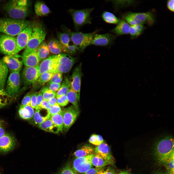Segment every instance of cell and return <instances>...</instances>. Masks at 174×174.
<instances>
[{
  "instance_id": "6da1fadb",
  "label": "cell",
  "mask_w": 174,
  "mask_h": 174,
  "mask_svg": "<svg viewBox=\"0 0 174 174\" xmlns=\"http://www.w3.org/2000/svg\"><path fill=\"white\" fill-rule=\"evenodd\" d=\"M154 153L158 162L163 164L171 156L174 154V140L171 135L160 137L156 142Z\"/></svg>"
},
{
  "instance_id": "7a4b0ae2",
  "label": "cell",
  "mask_w": 174,
  "mask_h": 174,
  "mask_svg": "<svg viewBox=\"0 0 174 174\" xmlns=\"http://www.w3.org/2000/svg\"><path fill=\"white\" fill-rule=\"evenodd\" d=\"M30 24V21L24 19L0 18V32L14 36Z\"/></svg>"
},
{
  "instance_id": "3957f363",
  "label": "cell",
  "mask_w": 174,
  "mask_h": 174,
  "mask_svg": "<svg viewBox=\"0 0 174 174\" xmlns=\"http://www.w3.org/2000/svg\"><path fill=\"white\" fill-rule=\"evenodd\" d=\"M75 61V58L66 53L54 55L49 72L53 73H67L71 69Z\"/></svg>"
},
{
  "instance_id": "277c9868",
  "label": "cell",
  "mask_w": 174,
  "mask_h": 174,
  "mask_svg": "<svg viewBox=\"0 0 174 174\" xmlns=\"http://www.w3.org/2000/svg\"><path fill=\"white\" fill-rule=\"evenodd\" d=\"M28 4L27 0H11L6 4L4 8L12 19L22 20L24 19L28 13Z\"/></svg>"
},
{
  "instance_id": "5b68a950",
  "label": "cell",
  "mask_w": 174,
  "mask_h": 174,
  "mask_svg": "<svg viewBox=\"0 0 174 174\" xmlns=\"http://www.w3.org/2000/svg\"><path fill=\"white\" fill-rule=\"evenodd\" d=\"M46 33L44 29L40 24L33 25L31 34L22 54H26L37 49L43 42Z\"/></svg>"
},
{
  "instance_id": "8992f818",
  "label": "cell",
  "mask_w": 174,
  "mask_h": 174,
  "mask_svg": "<svg viewBox=\"0 0 174 174\" xmlns=\"http://www.w3.org/2000/svg\"><path fill=\"white\" fill-rule=\"evenodd\" d=\"M96 32L85 33L80 32H69V33L73 44L77 47L79 51H81L91 45L93 37Z\"/></svg>"
},
{
  "instance_id": "52a82bcc",
  "label": "cell",
  "mask_w": 174,
  "mask_h": 174,
  "mask_svg": "<svg viewBox=\"0 0 174 174\" xmlns=\"http://www.w3.org/2000/svg\"><path fill=\"white\" fill-rule=\"evenodd\" d=\"M94 8L80 10H70L75 28L79 30L81 27L91 23V14Z\"/></svg>"
},
{
  "instance_id": "ba28073f",
  "label": "cell",
  "mask_w": 174,
  "mask_h": 174,
  "mask_svg": "<svg viewBox=\"0 0 174 174\" xmlns=\"http://www.w3.org/2000/svg\"><path fill=\"white\" fill-rule=\"evenodd\" d=\"M0 51L6 55L17 54L16 37L4 34H0Z\"/></svg>"
},
{
  "instance_id": "9c48e42d",
  "label": "cell",
  "mask_w": 174,
  "mask_h": 174,
  "mask_svg": "<svg viewBox=\"0 0 174 174\" xmlns=\"http://www.w3.org/2000/svg\"><path fill=\"white\" fill-rule=\"evenodd\" d=\"M125 19L131 26L146 23L152 24L154 18L152 14L149 12L143 13L129 12L125 16Z\"/></svg>"
},
{
  "instance_id": "30bf717a",
  "label": "cell",
  "mask_w": 174,
  "mask_h": 174,
  "mask_svg": "<svg viewBox=\"0 0 174 174\" xmlns=\"http://www.w3.org/2000/svg\"><path fill=\"white\" fill-rule=\"evenodd\" d=\"M78 110L73 106L71 105L63 110V130L67 132L75 121L79 114Z\"/></svg>"
},
{
  "instance_id": "8fae6325",
  "label": "cell",
  "mask_w": 174,
  "mask_h": 174,
  "mask_svg": "<svg viewBox=\"0 0 174 174\" xmlns=\"http://www.w3.org/2000/svg\"><path fill=\"white\" fill-rule=\"evenodd\" d=\"M40 75L39 65L32 67H25L22 74L24 83L26 85L35 84Z\"/></svg>"
},
{
  "instance_id": "7c38bea8",
  "label": "cell",
  "mask_w": 174,
  "mask_h": 174,
  "mask_svg": "<svg viewBox=\"0 0 174 174\" xmlns=\"http://www.w3.org/2000/svg\"><path fill=\"white\" fill-rule=\"evenodd\" d=\"M94 154L76 158L73 164L74 169L78 173H83L91 168L93 165L92 160Z\"/></svg>"
},
{
  "instance_id": "4fadbf2b",
  "label": "cell",
  "mask_w": 174,
  "mask_h": 174,
  "mask_svg": "<svg viewBox=\"0 0 174 174\" xmlns=\"http://www.w3.org/2000/svg\"><path fill=\"white\" fill-rule=\"evenodd\" d=\"M20 72H11L7 82L6 91L13 98L17 93L20 86Z\"/></svg>"
},
{
  "instance_id": "5bb4252c",
  "label": "cell",
  "mask_w": 174,
  "mask_h": 174,
  "mask_svg": "<svg viewBox=\"0 0 174 174\" xmlns=\"http://www.w3.org/2000/svg\"><path fill=\"white\" fill-rule=\"evenodd\" d=\"M33 25L30 24L17 35L16 37L18 52L26 47L31 36Z\"/></svg>"
},
{
  "instance_id": "9a60e30c",
  "label": "cell",
  "mask_w": 174,
  "mask_h": 174,
  "mask_svg": "<svg viewBox=\"0 0 174 174\" xmlns=\"http://www.w3.org/2000/svg\"><path fill=\"white\" fill-rule=\"evenodd\" d=\"M82 66V63L81 62L74 68L70 81L72 88L80 97L81 79L83 75Z\"/></svg>"
},
{
  "instance_id": "2e32d148",
  "label": "cell",
  "mask_w": 174,
  "mask_h": 174,
  "mask_svg": "<svg viewBox=\"0 0 174 174\" xmlns=\"http://www.w3.org/2000/svg\"><path fill=\"white\" fill-rule=\"evenodd\" d=\"M20 56L17 54L12 55H6L2 60L7 65L11 72H19L22 69V60L20 59Z\"/></svg>"
},
{
  "instance_id": "e0dca14e",
  "label": "cell",
  "mask_w": 174,
  "mask_h": 174,
  "mask_svg": "<svg viewBox=\"0 0 174 174\" xmlns=\"http://www.w3.org/2000/svg\"><path fill=\"white\" fill-rule=\"evenodd\" d=\"M115 38V36L111 33H95L93 37L91 45L101 46H108L114 42Z\"/></svg>"
},
{
  "instance_id": "ac0fdd59",
  "label": "cell",
  "mask_w": 174,
  "mask_h": 174,
  "mask_svg": "<svg viewBox=\"0 0 174 174\" xmlns=\"http://www.w3.org/2000/svg\"><path fill=\"white\" fill-rule=\"evenodd\" d=\"M14 139L12 136L5 133L0 138V151L5 152L13 149L15 145Z\"/></svg>"
},
{
  "instance_id": "d6986e66",
  "label": "cell",
  "mask_w": 174,
  "mask_h": 174,
  "mask_svg": "<svg viewBox=\"0 0 174 174\" xmlns=\"http://www.w3.org/2000/svg\"><path fill=\"white\" fill-rule=\"evenodd\" d=\"M22 62L26 67H32L39 65L40 60L38 56L36 50L32 51L22 56Z\"/></svg>"
},
{
  "instance_id": "ffe728a7",
  "label": "cell",
  "mask_w": 174,
  "mask_h": 174,
  "mask_svg": "<svg viewBox=\"0 0 174 174\" xmlns=\"http://www.w3.org/2000/svg\"><path fill=\"white\" fill-rule=\"evenodd\" d=\"M93 165L96 167L100 168L114 163V158L107 159L103 158L99 155L95 154L92 160Z\"/></svg>"
},
{
  "instance_id": "44dd1931",
  "label": "cell",
  "mask_w": 174,
  "mask_h": 174,
  "mask_svg": "<svg viewBox=\"0 0 174 174\" xmlns=\"http://www.w3.org/2000/svg\"><path fill=\"white\" fill-rule=\"evenodd\" d=\"M95 154L107 159H113L110 152V149L107 144L103 143L97 145L94 149Z\"/></svg>"
},
{
  "instance_id": "7402d4cb",
  "label": "cell",
  "mask_w": 174,
  "mask_h": 174,
  "mask_svg": "<svg viewBox=\"0 0 174 174\" xmlns=\"http://www.w3.org/2000/svg\"><path fill=\"white\" fill-rule=\"evenodd\" d=\"M130 26L124 20H121L111 31L117 36L128 34L129 33Z\"/></svg>"
},
{
  "instance_id": "603a6c76",
  "label": "cell",
  "mask_w": 174,
  "mask_h": 174,
  "mask_svg": "<svg viewBox=\"0 0 174 174\" xmlns=\"http://www.w3.org/2000/svg\"><path fill=\"white\" fill-rule=\"evenodd\" d=\"M18 113L21 118L25 120H29L33 117L35 111L30 106L21 105Z\"/></svg>"
},
{
  "instance_id": "cb8c5ba5",
  "label": "cell",
  "mask_w": 174,
  "mask_h": 174,
  "mask_svg": "<svg viewBox=\"0 0 174 174\" xmlns=\"http://www.w3.org/2000/svg\"><path fill=\"white\" fill-rule=\"evenodd\" d=\"M38 126L40 129L47 132L57 133L59 131L58 128L53 123L50 118Z\"/></svg>"
},
{
  "instance_id": "d4e9b609",
  "label": "cell",
  "mask_w": 174,
  "mask_h": 174,
  "mask_svg": "<svg viewBox=\"0 0 174 174\" xmlns=\"http://www.w3.org/2000/svg\"><path fill=\"white\" fill-rule=\"evenodd\" d=\"M48 45L50 51L54 54L58 55L63 51V46L57 39H51Z\"/></svg>"
},
{
  "instance_id": "484cf974",
  "label": "cell",
  "mask_w": 174,
  "mask_h": 174,
  "mask_svg": "<svg viewBox=\"0 0 174 174\" xmlns=\"http://www.w3.org/2000/svg\"><path fill=\"white\" fill-rule=\"evenodd\" d=\"M94 149L88 145H85L80 148L77 150L74 153V155L76 158L84 157L94 154Z\"/></svg>"
},
{
  "instance_id": "4316f807",
  "label": "cell",
  "mask_w": 174,
  "mask_h": 174,
  "mask_svg": "<svg viewBox=\"0 0 174 174\" xmlns=\"http://www.w3.org/2000/svg\"><path fill=\"white\" fill-rule=\"evenodd\" d=\"M34 8L36 14L40 16L46 15L50 12L49 8L44 2L41 1L36 2Z\"/></svg>"
},
{
  "instance_id": "83f0119b",
  "label": "cell",
  "mask_w": 174,
  "mask_h": 174,
  "mask_svg": "<svg viewBox=\"0 0 174 174\" xmlns=\"http://www.w3.org/2000/svg\"><path fill=\"white\" fill-rule=\"evenodd\" d=\"M66 95L69 102L71 103L76 109L79 110L78 102L80 97L73 89L71 86L68 89Z\"/></svg>"
},
{
  "instance_id": "f1b7e54d",
  "label": "cell",
  "mask_w": 174,
  "mask_h": 174,
  "mask_svg": "<svg viewBox=\"0 0 174 174\" xmlns=\"http://www.w3.org/2000/svg\"><path fill=\"white\" fill-rule=\"evenodd\" d=\"M8 68L2 59H0V88H3L8 74Z\"/></svg>"
},
{
  "instance_id": "f546056e",
  "label": "cell",
  "mask_w": 174,
  "mask_h": 174,
  "mask_svg": "<svg viewBox=\"0 0 174 174\" xmlns=\"http://www.w3.org/2000/svg\"><path fill=\"white\" fill-rule=\"evenodd\" d=\"M63 110L60 112L50 116V119L53 123L59 129V131H63Z\"/></svg>"
},
{
  "instance_id": "4dcf8cb0",
  "label": "cell",
  "mask_w": 174,
  "mask_h": 174,
  "mask_svg": "<svg viewBox=\"0 0 174 174\" xmlns=\"http://www.w3.org/2000/svg\"><path fill=\"white\" fill-rule=\"evenodd\" d=\"M48 45L44 42H43L36 50L37 53L40 61L45 58L50 53Z\"/></svg>"
},
{
  "instance_id": "1f68e13d",
  "label": "cell",
  "mask_w": 174,
  "mask_h": 174,
  "mask_svg": "<svg viewBox=\"0 0 174 174\" xmlns=\"http://www.w3.org/2000/svg\"><path fill=\"white\" fill-rule=\"evenodd\" d=\"M13 98L3 88H0V108L10 103Z\"/></svg>"
},
{
  "instance_id": "d6a6232c",
  "label": "cell",
  "mask_w": 174,
  "mask_h": 174,
  "mask_svg": "<svg viewBox=\"0 0 174 174\" xmlns=\"http://www.w3.org/2000/svg\"><path fill=\"white\" fill-rule=\"evenodd\" d=\"M71 86L70 81L67 77H65L60 88L56 93V98L66 95L68 89Z\"/></svg>"
},
{
  "instance_id": "836d02e7",
  "label": "cell",
  "mask_w": 174,
  "mask_h": 174,
  "mask_svg": "<svg viewBox=\"0 0 174 174\" xmlns=\"http://www.w3.org/2000/svg\"><path fill=\"white\" fill-rule=\"evenodd\" d=\"M102 17L105 22L110 24H117L119 21L114 14L108 11L104 12L102 15Z\"/></svg>"
},
{
  "instance_id": "e575fe53",
  "label": "cell",
  "mask_w": 174,
  "mask_h": 174,
  "mask_svg": "<svg viewBox=\"0 0 174 174\" xmlns=\"http://www.w3.org/2000/svg\"><path fill=\"white\" fill-rule=\"evenodd\" d=\"M54 55L49 56L43 60L39 65L40 74L45 72H49Z\"/></svg>"
},
{
  "instance_id": "d590c367",
  "label": "cell",
  "mask_w": 174,
  "mask_h": 174,
  "mask_svg": "<svg viewBox=\"0 0 174 174\" xmlns=\"http://www.w3.org/2000/svg\"><path fill=\"white\" fill-rule=\"evenodd\" d=\"M50 117L49 113L46 116H43L40 113L39 109L36 110L33 118L35 123L38 125L49 119Z\"/></svg>"
},
{
  "instance_id": "8d00e7d4",
  "label": "cell",
  "mask_w": 174,
  "mask_h": 174,
  "mask_svg": "<svg viewBox=\"0 0 174 174\" xmlns=\"http://www.w3.org/2000/svg\"><path fill=\"white\" fill-rule=\"evenodd\" d=\"M54 73L49 72L43 73L40 75L36 83L43 85L50 80Z\"/></svg>"
},
{
  "instance_id": "74e56055",
  "label": "cell",
  "mask_w": 174,
  "mask_h": 174,
  "mask_svg": "<svg viewBox=\"0 0 174 174\" xmlns=\"http://www.w3.org/2000/svg\"><path fill=\"white\" fill-rule=\"evenodd\" d=\"M41 91L44 100L48 101L50 99L56 97V92L51 91L48 87H43L41 89Z\"/></svg>"
},
{
  "instance_id": "f35d334b",
  "label": "cell",
  "mask_w": 174,
  "mask_h": 174,
  "mask_svg": "<svg viewBox=\"0 0 174 174\" xmlns=\"http://www.w3.org/2000/svg\"><path fill=\"white\" fill-rule=\"evenodd\" d=\"M57 36L59 41L64 47H66L69 44L70 38V35L65 33L59 32Z\"/></svg>"
},
{
  "instance_id": "ab89813d",
  "label": "cell",
  "mask_w": 174,
  "mask_h": 174,
  "mask_svg": "<svg viewBox=\"0 0 174 174\" xmlns=\"http://www.w3.org/2000/svg\"><path fill=\"white\" fill-rule=\"evenodd\" d=\"M168 174H174V154L171 156L163 164Z\"/></svg>"
},
{
  "instance_id": "60d3db41",
  "label": "cell",
  "mask_w": 174,
  "mask_h": 174,
  "mask_svg": "<svg viewBox=\"0 0 174 174\" xmlns=\"http://www.w3.org/2000/svg\"><path fill=\"white\" fill-rule=\"evenodd\" d=\"M89 142L93 145L97 146L103 143L104 140L101 136L94 134L92 135L90 137Z\"/></svg>"
},
{
  "instance_id": "b9f144b4",
  "label": "cell",
  "mask_w": 174,
  "mask_h": 174,
  "mask_svg": "<svg viewBox=\"0 0 174 174\" xmlns=\"http://www.w3.org/2000/svg\"><path fill=\"white\" fill-rule=\"evenodd\" d=\"M96 174H116V173L112 167H105L100 168Z\"/></svg>"
},
{
  "instance_id": "7bdbcfd3",
  "label": "cell",
  "mask_w": 174,
  "mask_h": 174,
  "mask_svg": "<svg viewBox=\"0 0 174 174\" xmlns=\"http://www.w3.org/2000/svg\"><path fill=\"white\" fill-rule=\"evenodd\" d=\"M78 50L77 47L74 44L69 45L64 47L63 52L68 54H73Z\"/></svg>"
},
{
  "instance_id": "ee69618b",
  "label": "cell",
  "mask_w": 174,
  "mask_h": 174,
  "mask_svg": "<svg viewBox=\"0 0 174 174\" xmlns=\"http://www.w3.org/2000/svg\"><path fill=\"white\" fill-rule=\"evenodd\" d=\"M62 110L60 106L57 103L54 105L51 106L50 108L48 111V112L51 116L58 113Z\"/></svg>"
},
{
  "instance_id": "f6af8a7d",
  "label": "cell",
  "mask_w": 174,
  "mask_h": 174,
  "mask_svg": "<svg viewBox=\"0 0 174 174\" xmlns=\"http://www.w3.org/2000/svg\"><path fill=\"white\" fill-rule=\"evenodd\" d=\"M62 73H54L53 76L49 81V83H61L63 79Z\"/></svg>"
},
{
  "instance_id": "bcb514c9",
  "label": "cell",
  "mask_w": 174,
  "mask_h": 174,
  "mask_svg": "<svg viewBox=\"0 0 174 174\" xmlns=\"http://www.w3.org/2000/svg\"><path fill=\"white\" fill-rule=\"evenodd\" d=\"M113 4L114 7L116 8H118L126 5L130 4L133 2L132 1L128 0H111V1Z\"/></svg>"
},
{
  "instance_id": "7dc6e473",
  "label": "cell",
  "mask_w": 174,
  "mask_h": 174,
  "mask_svg": "<svg viewBox=\"0 0 174 174\" xmlns=\"http://www.w3.org/2000/svg\"><path fill=\"white\" fill-rule=\"evenodd\" d=\"M57 103L60 106L64 107L67 105L69 102L66 95L62 96L57 98Z\"/></svg>"
},
{
  "instance_id": "c3c4849f",
  "label": "cell",
  "mask_w": 174,
  "mask_h": 174,
  "mask_svg": "<svg viewBox=\"0 0 174 174\" xmlns=\"http://www.w3.org/2000/svg\"><path fill=\"white\" fill-rule=\"evenodd\" d=\"M31 93H28L24 96L21 102L23 105L30 106Z\"/></svg>"
},
{
  "instance_id": "681fc988",
  "label": "cell",
  "mask_w": 174,
  "mask_h": 174,
  "mask_svg": "<svg viewBox=\"0 0 174 174\" xmlns=\"http://www.w3.org/2000/svg\"><path fill=\"white\" fill-rule=\"evenodd\" d=\"M38 93L36 92H34L31 93L30 106L34 109H35Z\"/></svg>"
},
{
  "instance_id": "f907efd6",
  "label": "cell",
  "mask_w": 174,
  "mask_h": 174,
  "mask_svg": "<svg viewBox=\"0 0 174 174\" xmlns=\"http://www.w3.org/2000/svg\"><path fill=\"white\" fill-rule=\"evenodd\" d=\"M44 100L42 93L40 91L38 93L37 95L36 110L40 109V105Z\"/></svg>"
},
{
  "instance_id": "816d5d0a",
  "label": "cell",
  "mask_w": 174,
  "mask_h": 174,
  "mask_svg": "<svg viewBox=\"0 0 174 174\" xmlns=\"http://www.w3.org/2000/svg\"><path fill=\"white\" fill-rule=\"evenodd\" d=\"M60 174H76L68 164H67L62 169Z\"/></svg>"
},
{
  "instance_id": "f5cc1de1",
  "label": "cell",
  "mask_w": 174,
  "mask_h": 174,
  "mask_svg": "<svg viewBox=\"0 0 174 174\" xmlns=\"http://www.w3.org/2000/svg\"><path fill=\"white\" fill-rule=\"evenodd\" d=\"M48 88L51 91L55 92L58 91L61 86V83H49Z\"/></svg>"
},
{
  "instance_id": "db71d44e",
  "label": "cell",
  "mask_w": 174,
  "mask_h": 174,
  "mask_svg": "<svg viewBox=\"0 0 174 174\" xmlns=\"http://www.w3.org/2000/svg\"><path fill=\"white\" fill-rule=\"evenodd\" d=\"M51 106L49 104L48 101L44 100L41 104L40 109H43L48 111L50 108Z\"/></svg>"
},
{
  "instance_id": "11a10c76",
  "label": "cell",
  "mask_w": 174,
  "mask_h": 174,
  "mask_svg": "<svg viewBox=\"0 0 174 174\" xmlns=\"http://www.w3.org/2000/svg\"><path fill=\"white\" fill-rule=\"evenodd\" d=\"M137 32V36H139L143 31L144 28V26L142 24L136 25L133 26Z\"/></svg>"
},
{
  "instance_id": "9f6ffc18",
  "label": "cell",
  "mask_w": 174,
  "mask_h": 174,
  "mask_svg": "<svg viewBox=\"0 0 174 174\" xmlns=\"http://www.w3.org/2000/svg\"><path fill=\"white\" fill-rule=\"evenodd\" d=\"M174 0H169L167 1V8L172 12H174Z\"/></svg>"
},
{
  "instance_id": "6f0895ef",
  "label": "cell",
  "mask_w": 174,
  "mask_h": 174,
  "mask_svg": "<svg viewBox=\"0 0 174 174\" xmlns=\"http://www.w3.org/2000/svg\"><path fill=\"white\" fill-rule=\"evenodd\" d=\"M100 168H91L83 174H96L97 171Z\"/></svg>"
},
{
  "instance_id": "680465c9",
  "label": "cell",
  "mask_w": 174,
  "mask_h": 174,
  "mask_svg": "<svg viewBox=\"0 0 174 174\" xmlns=\"http://www.w3.org/2000/svg\"><path fill=\"white\" fill-rule=\"evenodd\" d=\"M129 33L132 36H138L136 31L133 26H130Z\"/></svg>"
},
{
  "instance_id": "91938a15",
  "label": "cell",
  "mask_w": 174,
  "mask_h": 174,
  "mask_svg": "<svg viewBox=\"0 0 174 174\" xmlns=\"http://www.w3.org/2000/svg\"><path fill=\"white\" fill-rule=\"evenodd\" d=\"M49 104L52 106L54 105L57 103V98L55 97L52 98L48 101Z\"/></svg>"
},
{
  "instance_id": "94428289",
  "label": "cell",
  "mask_w": 174,
  "mask_h": 174,
  "mask_svg": "<svg viewBox=\"0 0 174 174\" xmlns=\"http://www.w3.org/2000/svg\"><path fill=\"white\" fill-rule=\"evenodd\" d=\"M5 133L4 130L2 126H0V138L3 136Z\"/></svg>"
},
{
  "instance_id": "6125c7cd",
  "label": "cell",
  "mask_w": 174,
  "mask_h": 174,
  "mask_svg": "<svg viewBox=\"0 0 174 174\" xmlns=\"http://www.w3.org/2000/svg\"><path fill=\"white\" fill-rule=\"evenodd\" d=\"M128 173L127 171L124 170L122 172L119 174H128Z\"/></svg>"
},
{
  "instance_id": "be15d7a7",
  "label": "cell",
  "mask_w": 174,
  "mask_h": 174,
  "mask_svg": "<svg viewBox=\"0 0 174 174\" xmlns=\"http://www.w3.org/2000/svg\"><path fill=\"white\" fill-rule=\"evenodd\" d=\"M156 174H168L167 173L160 172Z\"/></svg>"
},
{
  "instance_id": "e7e4bbea",
  "label": "cell",
  "mask_w": 174,
  "mask_h": 174,
  "mask_svg": "<svg viewBox=\"0 0 174 174\" xmlns=\"http://www.w3.org/2000/svg\"><path fill=\"white\" fill-rule=\"evenodd\" d=\"M2 126V122L0 120V126Z\"/></svg>"
},
{
  "instance_id": "03108f58",
  "label": "cell",
  "mask_w": 174,
  "mask_h": 174,
  "mask_svg": "<svg viewBox=\"0 0 174 174\" xmlns=\"http://www.w3.org/2000/svg\"><path fill=\"white\" fill-rule=\"evenodd\" d=\"M128 174H131L129 172L128 173Z\"/></svg>"
}]
</instances>
